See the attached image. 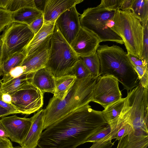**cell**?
<instances>
[{
    "label": "cell",
    "instance_id": "6da1fadb",
    "mask_svg": "<svg viewBox=\"0 0 148 148\" xmlns=\"http://www.w3.org/2000/svg\"><path fill=\"white\" fill-rule=\"evenodd\" d=\"M102 112L87 104L73 110L42 132L39 148H76L105 127Z\"/></svg>",
    "mask_w": 148,
    "mask_h": 148
},
{
    "label": "cell",
    "instance_id": "7a4b0ae2",
    "mask_svg": "<svg viewBox=\"0 0 148 148\" xmlns=\"http://www.w3.org/2000/svg\"><path fill=\"white\" fill-rule=\"evenodd\" d=\"M97 77L92 75L76 79L65 97L51 98L44 110L43 130L78 108L92 101Z\"/></svg>",
    "mask_w": 148,
    "mask_h": 148
},
{
    "label": "cell",
    "instance_id": "3957f363",
    "mask_svg": "<svg viewBox=\"0 0 148 148\" xmlns=\"http://www.w3.org/2000/svg\"><path fill=\"white\" fill-rule=\"evenodd\" d=\"M96 52L100 63V75L113 76L128 91L140 84L127 53L122 48L117 45H99Z\"/></svg>",
    "mask_w": 148,
    "mask_h": 148
},
{
    "label": "cell",
    "instance_id": "277c9868",
    "mask_svg": "<svg viewBox=\"0 0 148 148\" xmlns=\"http://www.w3.org/2000/svg\"><path fill=\"white\" fill-rule=\"evenodd\" d=\"M79 59L78 56L55 24L45 67L55 79L58 78L71 75Z\"/></svg>",
    "mask_w": 148,
    "mask_h": 148
},
{
    "label": "cell",
    "instance_id": "5b68a950",
    "mask_svg": "<svg viewBox=\"0 0 148 148\" xmlns=\"http://www.w3.org/2000/svg\"><path fill=\"white\" fill-rule=\"evenodd\" d=\"M113 21L111 29L122 39L127 53L141 58L143 27L140 21L130 9L116 11Z\"/></svg>",
    "mask_w": 148,
    "mask_h": 148
},
{
    "label": "cell",
    "instance_id": "8992f818",
    "mask_svg": "<svg viewBox=\"0 0 148 148\" xmlns=\"http://www.w3.org/2000/svg\"><path fill=\"white\" fill-rule=\"evenodd\" d=\"M148 88L140 84L128 92L119 116L136 130L148 134Z\"/></svg>",
    "mask_w": 148,
    "mask_h": 148
},
{
    "label": "cell",
    "instance_id": "52a82bcc",
    "mask_svg": "<svg viewBox=\"0 0 148 148\" xmlns=\"http://www.w3.org/2000/svg\"><path fill=\"white\" fill-rule=\"evenodd\" d=\"M116 11L99 7L89 8L79 17L81 27L93 33L101 42L110 41L124 44L121 38L111 29Z\"/></svg>",
    "mask_w": 148,
    "mask_h": 148
},
{
    "label": "cell",
    "instance_id": "ba28073f",
    "mask_svg": "<svg viewBox=\"0 0 148 148\" xmlns=\"http://www.w3.org/2000/svg\"><path fill=\"white\" fill-rule=\"evenodd\" d=\"M34 35L27 24L13 22L8 25L0 36L2 45L1 64L12 55L22 52Z\"/></svg>",
    "mask_w": 148,
    "mask_h": 148
},
{
    "label": "cell",
    "instance_id": "9c48e42d",
    "mask_svg": "<svg viewBox=\"0 0 148 148\" xmlns=\"http://www.w3.org/2000/svg\"><path fill=\"white\" fill-rule=\"evenodd\" d=\"M43 94L30 82L10 95L12 104L20 113L30 114L37 111L42 107Z\"/></svg>",
    "mask_w": 148,
    "mask_h": 148
},
{
    "label": "cell",
    "instance_id": "30bf717a",
    "mask_svg": "<svg viewBox=\"0 0 148 148\" xmlns=\"http://www.w3.org/2000/svg\"><path fill=\"white\" fill-rule=\"evenodd\" d=\"M119 86V81L113 76L100 75L97 79L93 93V102L104 108L122 97Z\"/></svg>",
    "mask_w": 148,
    "mask_h": 148
},
{
    "label": "cell",
    "instance_id": "8fae6325",
    "mask_svg": "<svg viewBox=\"0 0 148 148\" xmlns=\"http://www.w3.org/2000/svg\"><path fill=\"white\" fill-rule=\"evenodd\" d=\"M32 122V117L29 118L20 117L16 114L0 119V123L7 133L9 138L19 145L26 138Z\"/></svg>",
    "mask_w": 148,
    "mask_h": 148
},
{
    "label": "cell",
    "instance_id": "7c38bea8",
    "mask_svg": "<svg viewBox=\"0 0 148 148\" xmlns=\"http://www.w3.org/2000/svg\"><path fill=\"white\" fill-rule=\"evenodd\" d=\"M79 15L75 6L62 13L55 22L60 33L70 45L81 27Z\"/></svg>",
    "mask_w": 148,
    "mask_h": 148
},
{
    "label": "cell",
    "instance_id": "4fadbf2b",
    "mask_svg": "<svg viewBox=\"0 0 148 148\" xmlns=\"http://www.w3.org/2000/svg\"><path fill=\"white\" fill-rule=\"evenodd\" d=\"M101 42L95 34L81 27L70 45L78 57L87 56L96 52Z\"/></svg>",
    "mask_w": 148,
    "mask_h": 148
},
{
    "label": "cell",
    "instance_id": "5bb4252c",
    "mask_svg": "<svg viewBox=\"0 0 148 148\" xmlns=\"http://www.w3.org/2000/svg\"><path fill=\"white\" fill-rule=\"evenodd\" d=\"M51 37L35 51L25 57L20 65L24 69V73L32 74L45 67L49 58Z\"/></svg>",
    "mask_w": 148,
    "mask_h": 148
},
{
    "label": "cell",
    "instance_id": "9a60e30c",
    "mask_svg": "<svg viewBox=\"0 0 148 148\" xmlns=\"http://www.w3.org/2000/svg\"><path fill=\"white\" fill-rule=\"evenodd\" d=\"M83 0H47L43 13L44 24L55 22L63 12Z\"/></svg>",
    "mask_w": 148,
    "mask_h": 148
},
{
    "label": "cell",
    "instance_id": "2e32d148",
    "mask_svg": "<svg viewBox=\"0 0 148 148\" xmlns=\"http://www.w3.org/2000/svg\"><path fill=\"white\" fill-rule=\"evenodd\" d=\"M32 122L28 133L20 145L22 148H36L42 131L44 120V110L42 109L33 116Z\"/></svg>",
    "mask_w": 148,
    "mask_h": 148
},
{
    "label": "cell",
    "instance_id": "e0dca14e",
    "mask_svg": "<svg viewBox=\"0 0 148 148\" xmlns=\"http://www.w3.org/2000/svg\"><path fill=\"white\" fill-rule=\"evenodd\" d=\"M55 79L51 72L44 67L32 74L30 82L43 94L47 92L53 94L56 88Z\"/></svg>",
    "mask_w": 148,
    "mask_h": 148
},
{
    "label": "cell",
    "instance_id": "ac0fdd59",
    "mask_svg": "<svg viewBox=\"0 0 148 148\" xmlns=\"http://www.w3.org/2000/svg\"><path fill=\"white\" fill-rule=\"evenodd\" d=\"M55 22L44 24L41 29L34 35L22 52L25 56L35 51L51 36L53 31Z\"/></svg>",
    "mask_w": 148,
    "mask_h": 148
},
{
    "label": "cell",
    "instance_id": "d6986e66",
    "mask_svg": "<svg viewBox=\"0 0 148 148\" xmlns=\"http://www.w3.org/2000/svg\"><path fill=\"white\" fill-rule=\"evenodd\" d=\"M148 145V134L134 130L119 141L116 148H147Z\"/></svg>",
    "mask_w": 148,
    "mask_h": 148
},
{
    "label": "cell",
    "instance_id": "ffe728a7",
    "mask_svg": "<svg viewBox=\"0 0 148 148\" xmlns=\"http://www.w3.org/2000/svg\"><path fill=\"white\" fill-rule=\"evenodd\" d=\"M43 13L36 8L26 7L12 12L13 22L29 25L36 19L42 15Z\"/></svg>",
    "mask_w": 148,
    "mask_h": 148
},
{
    "label": "cell",
    "instance_id": "44dd1931",
    "mask_svg": "<svg viewBox=\"0 0 148 148\" xmlns=\"http://www.w3.org/2000/svg\"><path fill=\"white\" fill-rule=\"evenodd\" d=\"M32 74L23 73L16 78L2 83L0 91L2 93L12 94L30 82Z\"/></svg>",
    "mask_w": 148,
    "mask_h": 148
},
{
    "label": "cell",
    "instance_id": "7402d4cb",
    "mask_svg": "<svg viewBox=\"0 0 148 148\" xmlns=\"http://www.w3.org/2000/svg\"><path fill=\"white\" fill-rule=\"evenodd\" d=\"M55 79L56 88L53 97L61 100L65 97L76 78L73 75H69Z\"/></svg>",
    "mask_w": 148,
    "mask_h": 148
},
{
    "label": "cell",
    "instance_id": "603a6c76",
    "mask_svg": "<svg viewBox=\"0 0 148 148\" xmlns=\"http://www.w3.org/2000/svg\"><path fill=\"white\" fill-rule=\"evenodd\" d=\"M125 99V98H121L108 106L102 111L103 118L108 124L119 116L123 108Z\"/></svg>",
    "mask_w": 148,
    "mask_h": 148
},
{
    "label": "cell",
    "instance_id": "cb8c5ba5",
    "mask_svg": "<svg viewBox=\"0 0 148 148\" xmlns=\"http://www.w3.org/2000/svg\"><path fill=\"white\" fill-rule=\"evenodd\" d=\"M25 56L22 52L16 53L4 60L0 67V77L8 73L12 69L20 66Z\"/></svg>",
    "mask_w": 148,
    "mask_h": 148
},
{
    "label": "cell",
    "instance_id": "d4e9b609",
    "mask_svg": "<svg viewBox=\"0 0 148 148\" xmlns=\"http://www.w3.org/2000/svg\"><path fill=\"white\" fill-rule=\"evenodd\" d=\"M130 10L141 23L148 19V0H134Z\"/></svg>",
    "mask_w": 148,
    "mask_h": 148
},
{
    "label": "cell",
    "instance_id": "484cf974",
    "mask_svg": "<svg viewBox=\"0 0 148 148\" xmlns=\"http://www.w3.org/2000/svg\"><path fill=\"white\" fill-rule=\"evenodd\" d=\"M79 58L83 62L92 76L97 77L100 75V63L96 52L89 56H79Z\"/></svg>",
    "mask_w": 148,
    "mask_h": 148
},
{
    "label": "cell",
    "instance_id": "4316f807",
    "mask_svg": "<svg viewBox=\"0 0 148 148\" xmlns=\"http://www.w3.org/2000/svg\"><path fill=\"white\" fill-rule=\"evenodd\" d=\"M26 7L35 8L34 0H8L4 9L13 12Z\"/></svg>",
    "mask_w": 148,
    "mask_h": 148
},
{
    "label": "cell",
    "instance_id": "83f0119b",
    "mask_svg": "<svg viewBox=\"0 0 148 148\" xmlns=\"http://www.w3.org/2000/svg\"><path fill=\"white\" fill-rule=\"evenodd\" d=\"M117 132L115 129H111L110 132L101 139L93 143L89 148H110L114 145V142L112 140Z\"/></svg>",
    "mask_w": 148,
    "mask_h": 148
},
{
    "label": "cell",
    "instance_id": "f1b7e54d",
    "mask_svg": "<svg viewBox=\"0 0 148 148\" xmlns=\"http://www.w3.org/2000/svg\"><path fill=\"white\" fill-rule=\"evenodd\" d=\"M71 75H75L76 79H83L91 75L87 68L79 59L76 63Z\"/></svg>",
    "mask_w": 148,
    "mask_h": 148
},
{
    "label": "cell",
    "instance_id": "f546056e",
    "mask_svg": "<svg viewBox=\"0 0 148 148\" xmlns=\"http://www.w3.org/2000/svg\"><path fill=\"white\" fill-rule=\"evenodd\" d=\"M148 19H146L141 23L143 27V40L141 58L148 63Z\"/></svg>",
    "mask_w": 148,
    "mask_h": 148
},
{
    "label": "cell",
    "instance_id": "4dcf8cb0",
    "mask_svg": "<svg viewBox=\"0 0 148 148\" xmlns=\"http://www.w3.org/2000/svg\"><path fill=\"white\" fill-rule=\"evenodd\" d=\"M12 14V12L0 8V32L13 22Z\"/></svg>",
    "mask_w": 148,
    "mask_h": 148
},
{
    "label": "cell",
    "instance_id": "1f68e13d",
    "mask_svg": "<svg viewBox=\"0 0 148 148\" xmlns=\"http://www.w3.org/2000/svg\"><path fill=\"white\" fill-rule=\"evenodd\" d=\"M24 72V69L21 66H18L12 69L8 73L3 76L1 79L2 83H5L23 74Z\"/></svg>",
    "mask_w": 148,
    "mask_h": 148
},
{
    "label": "cell",
    "instance_id": "d6a6232c",
    "mask_svg": "<svg viewBox=\"0 0 148 148\" xmlns=\"http://www.w3.org/2000/svg\"><path fill=\"white\" fill-rule=\"evenodd\" d=\"M111 131V128L108 124L94 135L89 138L86 143L92 142L95 143L103 138L108 135Z\"/></svg>",
    "mask_w": 148,
    "mask_h": 148
},
{
    "label": "cell",
    "instance_id": "836d02e7",
    "mask_svg": "<svg viewBox=\"0 0 148 148\" xmlns=\"http://www.w3.org/2000/svg\"><path fill=\"white\" fill-rule=\"evenodd\" d=\"M122 0H102L99 7L104 8L108 10L116 11L119 8Z\"/></svg>",
    "mask_w": 148,
    "mask_h": 148
},
{
    "label": "cell",
    "instance_id": "e575fe53",
    "mask_svg": "<svg viewBox=\"0 0 148 148\" xmlns=\"http://www.w3.org/2000/svg\"><path fill=\"white\" fill-rule=\"evenodd\" d=\"M123 121L122 125L114 136V139H115V142L117 140L119 141L122 138L128 135L134 130L130 125Z\"/></svg>",
    "mask_w": 148,
    "mask_h": 148
},
{
    "label": "cell",
    "instance_id": "d590c367",
    "mask_svg": "<svg viewBox=\"0 0 148 148\" xmlns=\"http://www.w3.org/2000/svg\"><path fill=\"white\" fill-rule=\"evenodd\" d=\"M127 53V56L132 64L144 68H148V62L141 58L138 57L130 53Z\"/></svg>",
    "mask_w": 148,
    "mask_h": 148
},
{
    "label": "cell",
    "instance_id": "8d00e7d4",
    "mask_svg": "<svg viewBox=\"0 0 148 148\" xmlns=\"http://www.w3.org/2000/svg\"><path fill=\"white\" fill-rule=\"evenodd\" d=\"M44 20L43 14L33 21L29 26L31 30L36 34L42 28L44 24Z\"/></svg>",
    "mask_w": 148,
    "mask_h": 148
},
{
    "label": "cell",
    "instance_id": "74e56055",
    "mask_svg": "<svg viewBox=\"0 0 148 148\" xmlns=\"http://www.w3.org/2000/svg\"><path fill=\"white\" fill-rule=\"evenodd\" d=\"M2 93L0 91V106L8 110L12 114H19V112L12 105L6 103L2 99Z\"/></svg>",
    "mask_w": 148,
    "mask_h": 148
},
{
    "label": "cell",
    "instance_id": "f35d334b",
    "mask_svg": "<svg viewBox=\"0 0 148 148\" xmlns=\"http://www.w3.org/2000/svg\"><path fill=\"white\" fill-rule=\"evenodd\" d=\"M134 0H122L119 9L121 11L129 10L131 8Z\"/></svg>",
    "mask_w": 148,
    "mask_h": 148
},
{
    "label": "cell",
    "instance_id": "ab89813d",
    "mask_svg": "<svg viewBox=\"0 0 148 148\" xmlns=\"http://www.w3.org/2000/svg\"><path fill=\"white\" fill-rule=\"evenodd\" d=\"M47 0H34L35 8L42 12L43 14L44 11Z\"/></svg>",
    "mask_w": 148,
    "mask_h": 148
},
{
    "label": "cell",
    "instance_id": "60d3db41",
    "mask_svg": "<svg viewBox=\"0 0 148 148\" xmlns=\"http://www.w3.org/2000/svg\"><path fill=\"white\" fill-rule=\"evenodd\" d=\"M12 142L9 139L0 138V148H13Z\"/></svg>",
    "mask_w": 148,
    "mask_h": 148
},
{
    "label": "cell",
    "instance_id": "b9f144b4",
    "mask_svg": "<svg viewBox=\"0 0 148 148\" xmlns=\"http://www.w3.org/2000/svg\"><path fill=\"white\" fill-rule=\"evenodd\" d=\"M0 138L4 139H9L7 133L3 126L0 123Z\"/></svg>",
    "mask_w": 148,
    "mask_h": 148
},
{
    "label": "cell",
    "instance_id": "7bdbcfd3",
    "mask_svg": "<svg viewBox=\"0 0 148 148\" xmlns=\"http://www.w3.org/2000/svg\"><path fill=\"white\" fill-rule=\"evenodd\" d=\"M1 97L2 100L4 102L10 104H12V97L10 95L8 94L2 93Z\"/></svg>",
    "mask_w": 148,
    "mask_h": 148
},
{
    "label": "cell",
    "instance_id": "ee69618b",
    "mask_svg": "<svg viewBox=\"0 0 148 148\" xmlns=\"http://www.w3.org/2000/svg\"><path fill=\"white\" fill-rule=\"evenodd\" d=\"M11 114H12L10 111L0 106V118Z\"/></svg>",
    "mask_w": 148,
    "mask_h": 148
},
{
    "label": "cell",
    "instance_id": "f6af8a7d",
    "mask_svg": "<svg viewBox=\"0 0 148 148\" xmlns=\"http://www.w3.org/2000/svg\"><path fill=\"white\" fill-rule=\"evenodd\" d=\"M2 56V45L0 42V67L1 65V59Z\"/></svg>",
    "mask_w": 148,
    "mask_h": 148
},
{
    "label": "cell",
    "instance_id": "bcb514c9",
    "mask_svg": "<svg viewBox=\"0 0 148 148\" xmlns=\"http://www.w3.org/2000/svg\"><path fill=\"white\" fill-rule=\"evenodd\" d=\"M2 84V81L1 80V79H0V90L1 88Z\"/></svg>",
    "mask_w": 148,
    "mask_h": 148
},
{
    "label": "cell",
    "instance_id": "7dc6e473",
    "mask_svg": "<svg viewBox=\"0 0 148 148\" xmlns=\"http://www.w3.org/2000/svg\"><path fill=\"white\" fill-rule=\"evenodd\" d=\"M13 148H22V147L21 146H17L14 147Z\"/></svg>",
    "mask_w": 148,
    "mask_h": 148
},
{
    "label": "cell",
    "instance_id": "c3c4849f",
    "mask_svg": "<svg viewBox=\"0 0 148 148\" xmlns=\"http://www.w3.org/2000/svg\"></svg>",
    "mask_w": 148,
    "mask_h": 148
}]
</instances>
